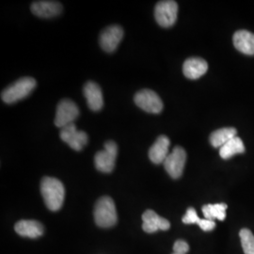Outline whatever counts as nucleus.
Wrapping results in <instances>:
<instances>
[{
	"label": "nucleus",
	"instance_id": "a211bd4d",
	"mask_svg": "<svg viewBox=\"0 0 254 254\" xmlns=\"http://www.w3.org/2000/svg\"><path fill=\"white\" fill-rule=\"evenodd\" d=\"M182 221L185 224H197L204 232H210L216 228L215 221L208 220L206 218H199L196 210L193 207H190L187 210V213L182 218Z\"/></svg>",
	"mask_w": 254,
	"mask_h": 254
},
{
	"label": "nucleus",
	"instance_id": "412c9836",
	"mask_svg": "<svg viewBox=\"0 0 254 254\" xmlns=\"http://www.w3.org/2000/svg\"><path fill=\"white\" fill-rule=\"evenodd\" d=\"M227 208V204L223 202L215 204H205L202 206V213L204 218L208 220L215 221V219H218L220 221H223L226 218Z\"/></svg>",
	"mask_w": 254,
	"mask_h": 254
},
{
	"label": "nucleus",
	"instance_id": "6ab92c4d",
	"mask_svg": "<svg viewBox=\"0 0 254 254\" xmlns=\"http://www.w3.org/2000/svg\"><path fill=\"white\" fill-rule=\"evenodd\" d=\"M236 133H237V131L234 127L220 128L218 130L214 131L210 135L209 140H210L211 145L213 147L221 148L224 144H226L229 140L236 137Z\"/></svg>",
	"mask_w": 254,
	"mask_h": 254
},
{
	"label": "nucleus",
	"instance_id": "9b49d317",
	"mask_svg": "<svg viewBox=\"0 0 254 254\" xmlns=\"http://www.w3.org/2000/svg\"><path fill=\"white\" fill-rule=\"evenodd\" d=\"M142 221V229L147 234H154L159 230L167 231L171 228L170 221L158 216L153 210H147L143 213Z\"/></svg>",
	"mask_w": 254,
	"mask_h": 254
},
{
	"label": "nucleus",
	"instance_id": "2eb2a0df",
	"mask_svg": "<svg viewBox=\"0 0 254 254\" xmlns=\"http://www.w3.org/2000/svg\"><path fill=\"white\" fill-rule=\"evenodd\" d=\"M170 145H171V141L168 136H158L155 142L149 150L150 160L154 164L164 163L167 156L169 155Z\"/></svg>",
	"mask_w": 254,
	"mask_h": 254
},
{
	"label": "nucleus",
	"instance_id": "ddd939ff",
	"mask_svg": "<svg viewBox=\"0 0 254 254\" xmlns=\"http://www.w3.org/2000/svg\"><path fill=\"white\" fill-rule=\"evenodd\" d=\"M208 70V64L200 58H190L183 65V73L190 79H198Z\"/></svg>",
	"mask_w": 254,
	"mask_h": 254
},
{
	"label": "nucleus",
	"instance_id": "1a4fd4ad",
	"mask_svg": "<svg viewBox=\"0 0 254 254\" xmlns=\"http://www.w3.org/2000/svg\"><path fill=\"white\" fill-rule=\"evenodd\" d=\"M61 138L75 151H81L88 143V135L84 131L77 130L73 124L62 128Z\"/></svg>",
	"mask_w": 254,
	"mask_h": 254
},
{
	"label": "nucleus",
	"instance_id": "b1692460",
	"mask_svg": "<svg viewBox=\"0 0 254 254\" xmlns=\"http://www.w3.org/2000/svg\"></svg>",
	"mask_w": 254,
	"mask_h": 254
},
{
	"label": "nucleus",
	"instance_id": "f3484780",
	"mask_svg": "<svg viewBox=\"0 0 254 254\" xmlns=\"http://www.w3.org/2000/svg\"><path fill=\"white\" fill-rule=\"evenodd\" d=\"M14 229L19 236L28 238H38L44 235V226L36 220H20Z\"/></svg>",
	"mask_w": 254,
	"mask_h": 254
},
{
	"label": "nucleus",
	"instance_id": "aec40b11",
	"mask_svg": "<svg viewBox=\"0 0 254 254\" xmlns=\"http://www.w3.org/2000/svg\"><path fill=\"white\" fill-rule=\"evenodd\" d=\"M244 152H245V146L242 139L238 136L232 138L226 144L219 148L220 157L223 159H229L236 154H243Z\"/></svg>",
	"mask_w": 254,
	"mask_h": 254
},
{
	"label": "nucleus",
	"instance_id": "5701e85b",
	"mask_svg": "<svg viewBox=\"0 0 254 254\" xmlns=\"http://www.w3.org/2000/svg\"><path fill=\"white\" fill-rule=\"evenodd\" d=\"M190 251V246L184 240H177L173 246V254H187Z\"/></svg>",
	"mask_w": 254,
	"mask_h": 254
},
{
	"label": "nucleus",
	"instance_id": "f8f14e48",
	"mask_svg": "<svg viewBox=\"0 0 254 254\" xmlns=\"http://www.w3.org/2000/svg\"><path fill=\"white\" fill-rule=\"evenodd\" d=\"M31 11L38 17L51 18L63 11V6L57 1H35L31 4Z\"/></svg>",
	"mask_w": 254,
	"mask_h": 254
},
{
	"label": "nucleus",
	"instance_id": "f257e3e1",
	"mask_svg": "<svg viewBox=\"0 0 254 254\" xmlns=\"http://www.w3.org/2000/svg\"><path fill=\"white\" fill-rule=\"evenodd\" d=\"M41 193L49 210L59 211L63 207L65 189L64 184L57 178L45 177L41 182Z\"/></svg>",
	"mask_w": 254,
	"mask_h": 254
},
{
	"label": "nucleus",
	"instance_id": "4be33fe9",
	"mask_svg": "<svg viewBox=\"0 0 254 254\" xmlns=\"http://www.w3.org/2000/svg\"><path fill=\"white\" fill-rule=\"evenodd\" d=\"M241 245L245 254H254V236L249 229H242L239 233Z\"/></svg>",
	"mask_w": 254,
	"mask_h": 254
},
{
	"label": "nucleus",
	"instance_id": "f03ea898",
	"mask_svg": "<svg viewBox=\"0 0 254 254\" xmlns=\"http://www.w3.org/2000/svg\"><path fill=\"white\" fill-rule=\"evenodd\" d=\"M94 219L101 228L112 227L117 223L116 206L111 198L106 196L97 200L94 207Z\"/></svg>",
	"mask_w": 254,
	"mask_h": 254
},
{
	"label": "nucleus",
	"instance_id": "4468645a",
	"mask_svg": "<svg viewBox=\"0 0 254 254\" xmlns=\"http://www.w3.org/2000/svg\"><path fill=\"white\" fill-rule=\"evenodd\" d=\"M84 95L88 103L89 108L93 111H98L104 107L103 92L98 84L95 82H88L84 86Z\"/></svg>",
	"mask_w": 254,
	"mask_h": 254
},
{
	"label": "nucleus",
	"instance_id": "9d476101",
	"mask_svg": "<svg viewBox=\"0 0 254 254\" xmlns=\"http://www.w3.org/2000/svg\"><path fill=\"white\" fill-rule=\"evenodd\" d=\"M124 37L123 28L113 25L103 30L100 35V46L106 52H114Z\"/></svg>",
	"mask_w": 254,
	"mask_h": 254
},
{
	"label": "nucleus",
	"instance_id": "0eeeda50",
	"mask_svg": "<svg viewBox=\"0 0 254 254\" xmlns=\"http://www.w3.org/2000/svg\"><path fill=\"white\" fill-rule=\"evenodd\" d=\"M134 101L139 109L148 113L157 114L163 109V102L158 94L151 90H142L136 92Z\"/></svg>",
	"mask_w": 254,
	"mask_h": 254
},
{
	"label": "nucleus",
	"instance_id": "39448f33",
	"mask_svg": "<svg viewBox=\"0 0 254 254\" xmlns=\"http://www.w3.org/2000/svg\"><path fill=\"white\" fill-rule=\"evenodd\" d=\"M178 15V4L173 0L160 1L154 9V17L159 26L173 27Z\"/></svg>",
	"mask_w": 254,
	"mask_h": 254
},
{
	"label": "nucleus",
	"instance_id": "dca6fc26",
	"mask_svg": "<svg viewBox=\"0 0 254 254\" xmlns=\"http://www.w3.org/2000/svg\"><path fill=\"white\" fill-rule=\"evenodd\" d=\"M236 49L245 55H254V34L248 30L236 31L233 38Z\"/></svg>",
	"mask_w": 254,
	"mask_h": 254
},
{
	"label": "nucleus",
	"instance_id": "20e7f679",
	"mask_svg": "<svg viewBox=\"0 0 254 254\" xmlns=\"http://www.w3.org/2000/svg\"><path fill=\"white\" fill-rule=\"evenodd\" d=\"M118 154V146L114 141H107L103 151L98 152L94 157L96 169L101 173H109L114 170Z\"/></svg>",
	"mask_w": 254,
	"mask_h": 254
},
{
	"label": "nucleus",
	"instance_id": "7ed1b4c3",
	"mask_svg": "<svg viewBox=\"0 0 254 254\" xmlns=\"http://www.w3.org/2000/svg\"><path fill=\"white\" fill-rule=\"evenodd\" d=\"M36 80L32 77L20 78L9 85L1 93V98L7 104H13L28 96L36 87Z\"/></svg>",
	"mask_w": 254,
	"mask_h": 254
},
{
	"label": "nucleus",
	"instance_id": "423d86ee",
	"mask_svg": "<svg viewBox=\"0 0 254 254\" xmlns=\"http://www.w3.org/2000/svg\"><path fill=\"white\" fill-rule=\"evenodd\" d=\"M187 161V153L186 151L180 147L176 146L173 150V152L167 156L166 160L164 161V168L168 174L173 178L178 179L184 173V169Z\"/></svg>",
	"mask_w": 254,
	"mask_h": 254
},
{
	"label": "nucleus",
	"instance_id": "6e6552de",
	"mask_svg": "<svg viewBox=\"0 0 254 254\" xmlns=\"http://www.w3.org/2000/svg\"><path fill=\"white\" fill-rule=\"evenodd\" d=\"M79 115V109L73 101L69 99H64L58 105L55 126L60 128H64L71 124Z\"/></svg>",
	"mask_w": 254,
	"mask_h": 254
}]
</instances>
